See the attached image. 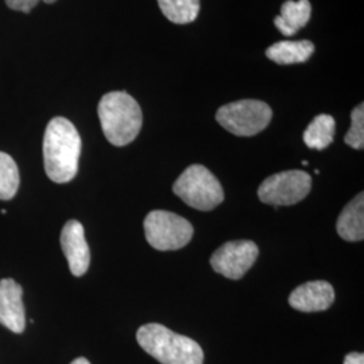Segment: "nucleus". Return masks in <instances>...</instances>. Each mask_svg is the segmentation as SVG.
Returning <instances> with one entry per match:
<instances>
[{
  "mask_svg": "<svg viewBox=\"0 0 364 364\" xmlns=\"http://www.w3.org/2000/svg\"><path fill=\"white\" fill-rule=\"evenodd\" d=\"M81 138L70 120L53 117L43 136V165L55 183L72 181L78 170Z\"/></svg>",
  "mask_w": 364,
  "mask_h": 364,
  "instance_id": "f257e3e1",
  "label": "nucleus"
},
{
  "mask_svg": "<svg viewBox=\"0 0 364 364\" xmlns=\"http://www.w3.org/2000/svg\"><path fill=\"white\" fill-rule=\"evenodd\" d=\"M107 141L114 146L131 144L142 129V109L127 92H109L97 107Z\"/></svg>",
  "mask_w": 364,
  "mask_h": 364,
  "instance_id": "f03ea898",
  "label": "nucleus"
},
{
  "mask_svg": "<svg viewBox=\"0 0 364 364\" xmlns=\"http://www.w3.org/2000/svg\"><path fill=\"white\" fill-rule=\"evenodd\" d=\"M138 344L162 364H203L204 351L195 340L161 324H146L136 332Z\"/></svg>",
  "mask_w": 364,
  "mask_h": 364,
  "instance_id": "7ed1b4c3",
  "label": "nucleus"
},
{
  "mask_svg": "<svg viewBox=\"0 0 364 364\" xmlns=\"http://www.w3.org/2000/svg\"><path fill=\"white\" fill-rule=\"evenodd\" d=\"M173 192L182 201L197 210H212L224 200L219 180L203 165H192L183 170L173 185Z\"/></svg>",
  "mask_w": 364,
  "mask_h": 364,
  "instance_id": "20e7f679",
  "label": "nucleus"
},
{
  "mask_svg": "<svg viewBox=\"0 0 364 364\" xmlns=\"http://www.w3.org/2000/svg\"><path fill=\"white\" fill-rule=\"evenodd\" d=\"M273 117V111L260 100H239L223 105L216 114L218 123L237 136H252L264 130Z\"/></svg>",
  "mask_w": 364,
  "mask_h": 364,
  "instance_id": "39448f33",
  "label": "nucleus"
},
{
  "mask_svg": "<svg viewBox=\"0 0 364 364\" xmlns=\"http://www.w3.org/2000/svg\"><path fill=\"white\" fill-rule=\"evenodd\" d=\"M144 234L151 247L158 251H176L185 247L192 236L193 225L168 210H153L144 219Z\"/></svg>",
  "mask_w": 364,
  "mask_h": 364,
  "instance_id": "423d86ee",
  "label": "nucleus"
},
{
  "mask_svg": "<svg viewBox=\"0 0 364 364\" xmlns=\"http://www.w3.org/2000/svg\"><path fill=\"white\" fill-rule=\"evenodd\" d=\"M312 177L302 170H287L270 176L260 183L258 197L269 205L287 207L297 204L309 195Z\"/></svg>",
  "mask_w": 364,
  "mask_h": 364,
  "instance_id": "0eeeda50",
  "label": "nucleus"
},
{
  "mask_svg": "<svg viewBox=\"0 0 364 364\" xmlns=\"http://www.w3.org/2000/svg\"><path fill=\"white\" fill-rule=\"evenodd\" d=\"M259 248L251 240H234L223 245L210 257V266L228 279H240L258 259Z\"/></svg>",
  "mask_w": 364,
  "mask_h": 364,
  "instance_id": "6e6552de",
  "label": "nucleus"
},
{
  "mask_svg": "<svg viewBox=\"0 0 364 364\" xmlns=\"http://www.w3.org/2000/svg\"><path fill=\"white\" fill-rule=\"evenodd\" d=\"M61 247L69 269L75 277H81L88 272L91 252L85 239L84 227L80 221L69 220L64 225L61 232Z\"/></svg>",
  "mask_w": 364,
  "mask_h": 364,
  "instance_id": "1a4fd4ad",
  "label": "nucleus"
},
{
  "mask_svg": "<svg viewBox=\"0 0 364 364\" xmlns=\"http://www.w3.org/2000/svg\"><path fill=\"white\" fill-rule=\"evenodd\" d=\"M22 287L11 278L0 281V324L14 333H22L26 328V312L22 301Z\"/></svg>",
  "mask_w": 364,
  "mask_h": 364,
  "instance_id": "9d476101",
  "label": "nucleus"
},
{
  "mask_svg": "<svg viewBox=\"0 0 364 364\" xmlns=\"http://www.w3.org/2000/svg\"><path fill=\"white\" fill-rule=\"evenodd\" d=\"M335 289L326 281H312L294 289L289 297V304L299 312H323L332 306Z\"/></svg>",
  "mask_w": 364,
  "mask_h": 364,
  "instance_id": "9b49d317",
  "label": "nucleus"
},
{
  "mask_svg": "<svg viewBox=\"0 0 364 364\" xmlns=\"http://www.w3.org/2000/svg\"><path fill=\"white\" fill-rule=\"evenodd\" d=\"M311 15L312 6L309 0H287L281 7V15L275 16L274 25L285 37H291L308 25Z\"/></svg>",
  "mask_w": 364,
  "mask_h": 364,
  "instance_id": "f8f14e48",
  "label": "nucleus"
},
{
  "mask_svg": "<svg viewBox=\"0 0 364 364\" xmlns=\"http://www.w3.org/2000/svg\"><path fill=\"white\" fill-rule=\"evenodd\" d=\"M338 234L347 242H362L364 237V195L359 193L340 213Z\"/></svg>",
  "mask_w": 364,
  "mask_h": 364,
  "instance_id": "ddd939ff",
  "label": "nucleus"
},
{
  "mask_svg": "<svg viewBox=\"0 0 364 364\" xmlns=\"http://www.w3.org/2000/svg\"><path fill=\"white\" fill-rule=\"evenodd\" d=\"M313 53L314 45L311 41H281L272 45L266 55L278 65H291L308 61Z\"/></svg>",
  "mask_w": 364,
  "mask_h": 364,
  "instance_id": "4468645a",
  "label": "nucleus"
},
{
  "mask_svg": "<svg viewBox=\"0 0 364 364\" xmlns=\"http://www.w3.org/2000/svg\"><path fill=\"white\" fill-rule=\"evenodd\" d=\"M336 122L331 115H318L304 132V142L309 149L324 150L333 142Z\"/></svg>",
  "mask_w": 364,
  "mask_h": 364,
  "instance_id": "2eb2a0df",
  "label": "nucleus"
},
{
  "mask_svg": "<svg viewBox=\"0 0 364 364\" xmlns=\"http://www.w3.org/2000/svg\"><path fill=\"white\" fill-rule=\"evenodd\" d=\"M158 4L170 22L177 25L193 22L200 13V0H158Z\"/></svg>",
  "mask_w": 364,
  "mask_h": 364,
  "instance_id": "dca6fc26",
  "label": "nucleus"
},
{
  "mask_svg": "<svg viewBox=\"0 0 364 364\" xmlns=\"http://www.w3.org/2000/svg\"><path fill=\"white\" fill-rule=\"evenodd\" d=\"M19 189V170L7 153L0 151V200H11Z\"/></svg>",
  "mask_w": 364,
  "mask_h": 364,
  "instance_id": "f3484780",
  "label": "nucleus"
},
{
  "mask_svg": "<svg viewBox=\"0 0 364 364\" xmlns=\"http://www.w3.org/2000/svg\"><path fill=\"white\" fill-rule=\"evenodd\" d=\"M344 142L355 150L364 147V105H359L351 112V129L346 134Z\"/></svg>",
  "mask_w": 364,
  "mask_h": 364,
  "instance_id": "a211bd4d",
  "label": "nucleus"
},
{
  "mask_svg": "<svg viewBox=\"0 0 364 364\" xmlns=\"http://www.w3.org/2000/svg\"><path fill=\"white\" fill-rule=\"evenodd\" d=\"M39 1L52 4V3H55L57 0H6V4L14 11L28 14L38 4Z\"/></svg>",
  "mask_w": 364,
  "mask_h": 364,
  "instance_id": "6ab92c4d",
  "label": "nucleus"
},
{
  "mask_svg": "<svg viewBox=\"0 0 364 364\" xmlns=\"http://www.w3.org/2000/svg\"><path fill=\"white\" fill-rule=\"evenodd\" d=\"M344 364H364V355L362 352H351L346 356Z\"/></svg>",
  "mask_w": 364,
  "mask_h": 364,
  "instance_id": "aec40b11",
  "label": "nucleus"
},
{
  "mask_svg": "<svg viewBox=\"0 0 364 364\" xmlns=\"http://www.w3.org/2000/svg\"><path fill=\"white\" fill-rule=\"evenodd\" d=\"M70 364H91L90 363V360H87L85 358H77V359H75L73 362Z\"/></svg>",
  "mask_w": 364,
  "mask_h": 364,
  "instance_id": "412c9836",
  "label": "nucleus"
}]
</instances>
